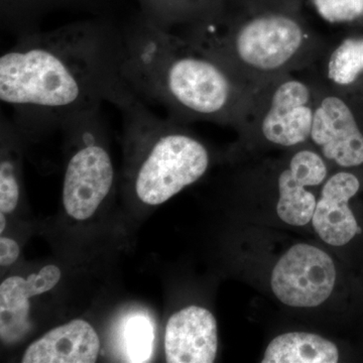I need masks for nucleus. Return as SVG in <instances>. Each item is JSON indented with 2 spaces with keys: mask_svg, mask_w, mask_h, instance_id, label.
Returning a JSON list of instances; mask_svg holds the SVG:
<instances>
[{
  "mask_svg": "<svg viewBox=\"0 0 363 363\" xmlns=\"http://www.w3.org/2000/svg\"><path fill=\"white\" fill-rule=\"evenodd\" d=\"M335 344L316 334L293 332L274 339L267 346L264 363H336Z\"/></svg>",
  "mask_w": 363,
  "mask_h": 363,
  "instance_id": "dca6fc26",
  "label": "nucleus"
},
{
  "mask_svg": "<svg viewBox=\"0 0 363 363\" xmlns=\"http://www.w3.org/2000/svg\"><path fill=\"white\" fill-rule=\"evenodd\" d=\"M328 175L324 157L309 149L297 150L278 176L279 218L294 226H303L312 220L317 202L307 190L316 187Z\"/></svg>",
  "mask_w": 363,
  "mask_h": 363,
  "instance_id": "6e6552de",
  "label": "nucleus"
},
{
  "mask_svg": "<svg viewBox=\"0 0 363 363\" xmlns=\"http://www.w3.org/2000/svg\"><path fill=\"white\" fill-rule=\"evenodd\" d=\"M336 281L333 260L313 245H294L281 257L272 271V292L284 304L297 308L321 305Z\"/></svg>",
  "mask_w": 363,
  "mask_h": 363,
  "instance_id": "0eeeda50",
  "label": "nucleus"
},
{
  "mask_svg": "<svg viewBox=\"0 0 363 363\" xmlns=\"http://www.w3.org/2000/svg\"><path fill=\"white\" fill-rule=\"evenodd\" d=\"M177 33L252 91L274 79L308 70L330 45L302 13L228 9L219 23Z\"/></svg>",
  "mask_w": 363,
  "mask_h": 363,
  "instance_id": "7ed1b4c3",
  "label": "nucleus"
},
{
  "mask_svg": "<svg viewBox=\"0 0 363 363\" xmlns=\"http://www.w3.org/2000/svg\"><path fill=\"white\" fill-rule=\"evenodd\" d=\"M304 0H228V9L247 13H302Z\"/></svg>",
  "mask_w": 363,
  "mask_h": 363,
  "instance_id": "aec40b11",
  "label": "nucleus"
},
{
  "mask_svg": "<svg viewBox=\"0 0 363 363\" xmlns=\"http://www.w3.org/2000/svg\"><path fill=\"white\" fill-rule=\"evenodd\" d=\"M119 334L126 362H150L154 351L155 325L147 314L135 312L124 318Z\"/></svg>",
  "mask_w": 363,
  "mask_h": 363,
  "instance_id": "f3484780",
  "label": "nucleus"
},
{
  "mask_svg": "<svg viewBox=\"0 0 363 363\" xmlns=\"http://www.w3.org/2000/svg\"><path fill=\"white\" fill-rule=\"evenodd\" d=\"M61 279L56 266H47L28 279L11 277L0 286V337L2 342L14 344L26 337L32 328L30 298L52 290Z\"/></svg>",
  "mask_w": 363,
  "mask_h": 363,
  "instance_id": "9b49d317",
  "label": "nucleus"
},
{
  "mask_svg": "<svg viewBox=\"0 0 363 363\" xmlns=\"http://www.w3.org/2000/svg\"><path fill=\"white\" fill-rule=\"evenodd\" d=\"M16 157L13 149H11L2 155L0 164V211L4 214L11 213L20 199V182Z\"/></svg>",
  "mask_w": 363,
  "mask_h": 363,
  "instance_id": "a211bd4d",
  "label": "nucleus"
},
{
  "mask_svg": "<svg viewBox=\"0 0 363 363\" xmlns=\"http://www.w3.org/2000/svg\"><path fill=\"white\" fill-rule=\"evenodd\" d=\"M315 109L311 142L321 156L341 168L363 164V133L357 116L342 90L325 84L311 70Z\"/></svg>",
  "mask_w": 363,
  "mask_h": 363,
  "instance_id": "423d86ee",
  "label": "nucleus"
},
{
  "mask_svg": "<svg viewBox=\"0 0 363 363\" xmlns=\"http://www.w3.org/2000/svg\"><path fill=\"white\" fill-rule=\"evenodd\" d=\"M117 0H0V25L14 37L40 30V23L55 11L111 16Z\"/></svg>",
  "mask_w": 363,
  "mask_h": 363,
  "instance_id": "ddd939ff",
  "label": "nucleus"
},
{
  "mask_svg": "<svg viewBox=\"0 0 363 363\" xmlns=\"http://www.w3.org/2000/svg\"><path fill=\"white\" fill-rule=\"evenodd\" d=\"M325 84L345 90L363 74V35L345 38L329 45L323 57L310 68Z\"/></svg>",
  "mask_w": 363,
  "mask_h": 363,
  "instance_id": "2eb2a0df",
  "label": "nucleus"
},
{
  "mask_svg": "<svg viewBox=\"0 0 363 363\" xmlns=\"http://www.w3.org/2000/svg\"><path fill=\"white\" fill-rule=\"evenodd\" d=\"M145 20L174 32L219 23L225 16L228 0H136Z\"/></svg>",
  "mask_w": 363,
  "mask_h": 363,
  "instance_id": "4468645a",
  "label": "nucleus"
},
{
  "mask_svg": "<svg viewBox=\"0 0 363 363\" xmlns=\"http://www.w3.org/2000/svg\"><path fill=\"white\" fill-rule=\"evenodd\" d=\"M318 13L332 23H348L363 16V0H311Z\"/></svg>",
  "mask_w": 363,
  "mask_h": 363,
  "instance_id": "6ab92c4d",
  "label": "nucleus"
},
{
  "mask_svg": "<svg viewBox=\"0 0 363 363\" xmlns=\"http://www.w3.org/2000/svg\"><path fill=\"white\" fill-rule=\"evenodd\" d=\"M217 347L216 320L207 309L190 306L169 318L164 334L167 362H214Z\"/></svg>",
  "mask_w": 363,
  "mask_h": 363,
  "instance_id": "1a4fd4ad",
  "label": "nucleus"
},
{
  "mask_svg": "<svg viewBox=\"0 0 363 363\" xmlns=\"http://www.w3.org/2000/svg\"><path fill=\"white\" fill-rule=\"evenodd\" d=\"M123 76L145 101L162 105L177 123L205 121L240 128L253 92L181 35L138 13L123 26Z\"/></svg>",
  "mask_w": 363,
  "mask_h": 363,
  "instance_id": "f03ea898",
  "label": "nucleus"
},
{
  "mask_svg": "<svg viewBox=\"0 0 363 363\" xmlns=\"http://www.w3.org/2000/svg\"><path fill=\"white\" fill-rule=\"evenodd\" d=\"M359 188L357 177L350 172H338L325 182L312 218L313 226L324 242L342 247L362 233L350 208V200Z\"/></svg>",
  "mask_w": 363,
  "mask_h": 363,
  "instance_id": "9d476101",
  "label": "nucleus"
},
{
  "mask_svg": "<svg viewBox=\"0 0 363 363\" xmlns=\"http://www.w3.org/2000/svg\"><path fill=\"white\" fill-rule=\"evenodd\" d=\"M303 72L274 79L255 90L240 130L288 149L311 140L315 84L309 71Z\"/></svg>",
  "mask_w": 363,
  "mask_h": 363,
  "instance_id": "39448f33",
  "label": "nucleus"
},
{
  "mask_svg": "<svg viewBox=\"0 0 363 363\" xmlns=\"http://www.w3.org/2000/svg\"><path fill=\"white\" fill-rule=\"evenodd\" d=\"M131 143L140 147L135 190L145 204L160 205L195 183L210 164L209 152L199 140L171 118L162 119L133 92L114 104Z\"/></svg>",
  "mask_w": 363,
  "mask_h": 363,
  "instance_id": "20e7f679",
  "label": "nucleus"
},
{
  "mask_svg": "<svg viewBox=\"0 0 363 363\" xmlns=\"http://www.w3.org/2000/svg\"><path fill=\"white\" fill-rule=\"evenodd\" d=\"M100 351L96 331L84 320H73L30 344L23 363H93Z\"/></svg>",
  "mask_w": 363,
  "mask_h": 363,
  "instance_id": "f8f14e48",
  "label": "nucleus"
},
{
  "mask_svg": "<svg viewBox=\"0 0 363 363\" xmlns=\"http://www.w3.org/2000/svg\"><path fill=\"white\" fill-rule=\"evenodd\" d=\"M0 224H1V227H0V233H4V228H6V218H4V213L0 215Z\"/></svg>",
  "mask_w": 363,
  "mask_h": 363,
  "instance_id": "4be33fe9",
  "label": "nucleus"
},
{
  "mask_svg": "<svg viewBox=\"0 0 363 363\" xmlns=\"http://www.w3.org/2000/svg\"><path fill=\"white\" fill-rule=\"evenodd\" d=\"M20 255V247L11 238H0V264L11 266Z\"/></svg>",
  "mask_w": 363,
  "mask_h": 363,
  "instance_id": "412c9836",
  "label": "nucleus"
},
{
  "mask_svg": "<svg viewBox=\"0 0 363 363\" xmlns=\"http://www.w3.org/2000/svg\"><path fill=\"white\" fill-rule=\"evenodd\" d=\"M124 55L123 26L111 16L23 33L0 57V100L13 111L18 130L62 128L130 89Z\"/></svg>",
  "mask_w": 363,
  "mask_h": 363,
  "instance_id": "f257e3e1",
  "label": "nucleus"
}]
</instances>
